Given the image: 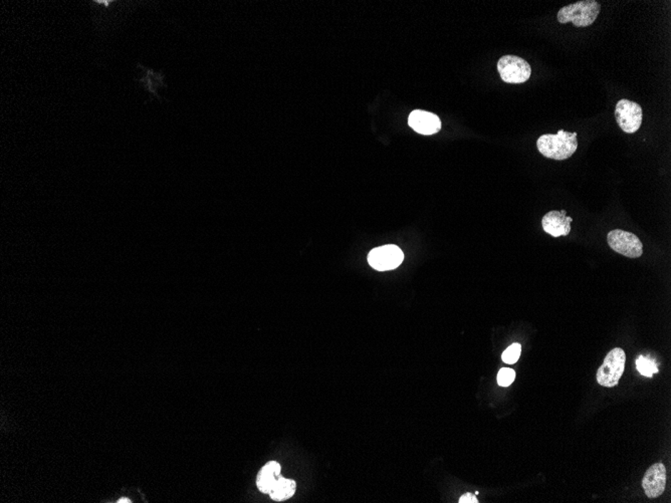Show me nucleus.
Segmentation results:
<instances>
[{
    "mask_svg": "<svg viewBox=\"0 0 671 503\" xmlns=\"http://www.w3.org/2000/svg\"><path fill=\"white\" fill-rule=\"evenodd\" d=\"M537 147L543 156L549 159L558 161L569 159L578 148L577 133L559 130L556 135H543L538 139Z\"/></svg>",
    "mask_w": 671,
    "mask_h": 503,
    "instance_id": "f257e3e1",
    "label": "nucleus"
},
{
    "mask_svg": "<svg viewBox=\"0 0 671 503\" xmlns=\"http://www.w3.org/2000/svg\"><path fill=\"white\" fill-rule=\"evenodd\" d=\"M600 11V4L595 0H584L560 9L557 19L560 24L572 22L575 26L586 27L595 22Z\"/></svg>",
    "mask_w": 671,
    "mask_h": 503,
    "instance_id": "f03ea898",
    "label": "nucleus"
},
{
    "mask_svg": "<svg viewBox=\"0 0 671 503\" xmlns=\"http://www.w3.org/2000/svg\"><path fill=\"white\" fill-rule=\"evenodd\" d=\"M625 352L620 347H615L608 352L603 364L597 372V382L601 386L612 388L618 384L619 380L625 369Z\"/></svg>",
    "mask_w": 671,
    "mask_h": 503,
    "instance_id": "7ed1b4c3",
    "label": "nucleus"
},
{
    "mask_svg": "<svg viewBox=\"0 0 671 503\" xmlns=\"http://www.w3.org/2000/svg\"><path fill=\"white\" fill-rule=\"evenodd\" d=\"M500 78L508 83H524L532 75V68L527 61L517 56H505L498 63Z\"/></svg>",
    "mask_w": 671,
    "mask_h": 503,
    "instance_id": "20e7f679",
    "label": "nucleus"
},
{
    "mask_svg": "<svg viewBox=\"0 0 671 503\" xmlns=\"http://www.w3.org/2000/svg\"><path fill=\"white\" fill-rule=\"evenodd\" d=\"M615 119L623 132L633 134L642 124V108L637 103L622 98L616 103Z\"/></svg>",
    "mask_w": 671,
    "mask_h": 503,
    "instance_id": "39448f33",
    "label": "nucleus"
},
{
    "mask_svg": "<svg viewBox=\"0 0 671 503\" xmlns=\"http://www.w3.org/2000/svg\"><path fill=\"white\" fill-rule=\"evenodd\" d=\"M609 246L615 253L629 258H638L642 255L643 244L635 234L615 229L607 235Z\"/></svg>",
    "mask_w": 671,
    "mask_h": 503,
    "instance_id": "423d86ee",
    "label": "nucleus"
},
{
    "mask_svg": "<svg viewBox=\"0 0 671 503\" xmlns=\"http://www.w3.org/2000/svg\"><path fill=\"white\" fill-rule=\"evenodd\" d=\"M403 260L404 255L401 249L393 244L374 248L368 255L369 265L379 271L395 270L403 263Z\"/></svg>",
    "mask_w": 671,
    "mask_h": 503,
    "instance_id": "0eeeda50",
    "label": "nucleus"
},
{
    "mask_svg": "<svg viewBox=\"0 0 671 503\" xmlns=\"http://www.w3.org/2000/svg\"><path fill=\"white\" fill-rule=\"evenodd\" d=\"M666 469L662 463H655L646 471L642 480L645 494L650 498L660 497L665 490Z\"/></svg>",
    "mask_w": 671,
    "mask_h": 503,
    "instance_id": "6e6552de",
    "label": "nucleus"
},
{
    "mask_svg": "<svg viewBox=\"0 0 671 503\" xmlns=\"http://www.w3.org/2000/svg\"><path fill=\"white\" fill-rule=\"evenodd\" d=\"M573 219L566 216V211H550L543 217L542 225L545 233L553 238L567 236L571 233V223Z\"/></svg>",
    "mask_w": 671,
    "mask_h": 503,
    "instance_id": "1a4fd4ad",
    "label": "nucleus"
},
{
    "mask_svg": "<svg viewBox=\"0 0 671 503\" xmlns=\"http://www.w3.org/2000/svg\"><path fill=\"white\" fill-rule=\"evenodd\" d=\"M408 124L419 134L433 135L441 129L440 119L433 113L415 110L408 118Z\"/></svg>",
    "mask_w": 671,
    "mask_h": 503,
    "instance_id": "9d476101",
    "label": "nucleus"
},
{
    "mask_svg": "<svg viewBox=\"0 0 671 503\" xmlns=\"http://www.w3.org/2000/svg\"><path fill=\"white\" fill-rule=\"evenodd\" d=\"M281 470L282 467L276 461H270L261 468L256 478V485L261 492L270 494L278 478L282 477Z\"/></svg>",
    "mask_w": 671,
    "mask_h": 503,
    "instance_id": "9b49d317",
    "label": "nucleus"
},
{
    "mask_svg": "<svg viewBox=\"0 0 671 503\" xmlns=\"http://www.w3.org/2000/svg\"><path fill=\"white\" fill-rule=\"evenodd\" d=\"M297 483L293 479L281 477L270 492L271 499L275 502H285L295 495Z\"/></svg>",
    "mask_w": 671,
    "mask_h": 503,
    "instance_id": "f8f14e48",
    "label": "nucleus"
},
{
    "mask_svg": "<svg viewBox=\"0 0 671 503\" xmlns=\"http://www.w3.org/2000/svg\"><path fill=\"white\" fill-rule=\"evenodd\" d=\"M636 368H637L639 373L642 376L648 377V378H651L653 374L658 373L656 362L650 357L645 356H640L636 360Z\"/></svg>",
    "mask_w": 671,
    "mask_h": 503,
    "instance_id": "ddd939ff",
    "label": "nucleus"
},
{
    "mask_svg": "<svg viewBox=\"0 0 671 503\" xmlns=\"http://www.w3.org/2000/svg\"><path fill=\"white\" fill-rule=\"evenodd\" d=\"M520 352H522V347H520V344L515 342V344H513L512 346H510L503 352L502 357L503 361L505 362V364H515V362L519 361Z\"/></svg>",
    "mask_w": 671,
    "mask_h": 503,
    "instance_id": "4468645a",
    "label": "nucleus"
},
{
    "mask_svg": "<svg viewBox=\"0 0 671 503\" xmlns=\"http://www.w3.org/2000/svg\"><path fill=\"white\" fill-rule=\"evenodd\" d=\"M515 373L514 370L503 368L498 374V384L502 387H509L515 381Z\"/></svg>",
    "mask_w": 671,
    "mask_h": 503,
    "instance_id": "2eb2a0df",
    "label": "nucleus"
},
{
    "mask_svg": "<svg viewBox=\"0 0 671 503\" xmlns=\"http://www.w3.org/2000/svg\"><path fill=\"white\" fill-rule=\"evenodd\" d=\"M460 503H478V500L475 495H473V493H465L463 497L460 498Z\"/></svg>",
    "mask_w": 671,
    "mask_h": 503,
    "instance_id": "dca6fc26",
    "label": "nucleus"
},
{
    "mask_svg": "<svg viewBox=\"0 0 671 503\" xmlns=\"http://www.w3.org/2000/svg\"><path fill=\"white\" fill-rule=\"evenodd\" d=\"M95 4H101V6H110L112 1H107V0H101V1H95Z\"/></svg>",
    "mask_w": 671,
    "mask_h": 503,
    "instance_id": "f3484780",
    "label": "nucleus"
},
{
    "mask_svg": "<svg viewBox=\"0 0 671 503\" xmlns=\"http://www.w3.org/2000/svg\"><path fill=\"white\" fill-rule=\"evenodd\" d=\"M117 502L118 503H130L131 502H130V499H128V498H121V499L118 500Z\"/></svg>",
    "mask_w": 671,
    "mask_h": 503,
    "instance_id": "a211bd4d",
    "label": "nucleus"
}]
</instances>
